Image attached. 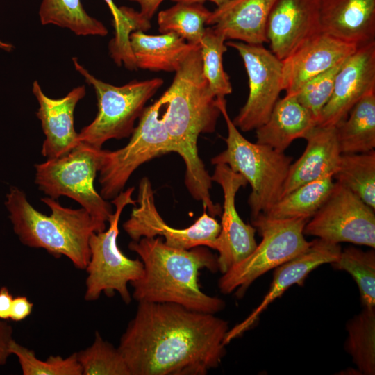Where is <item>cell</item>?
<instances>
[{
    "label": "cell",
    "mask_w": 375,
    "mask_h": 375,
    "mask_svg": "<svg viewBox=\"0 0 375 375\" xmlns=\"http://www.w3.org/2000/svg\"><path fill=\"white\" fill-rule=\"evenodd\" d=\"M228 330L215 314L141 301L117 348L131 375H204L224 357Z\"/></svg>",
    "instance_id": "obj_1"
},
{
    "label": "cell",
    "mask_w": 375,
    "mask_h": 375,
    "mask_svg": "<svg viewBox=\"0 0 375 375\" xmlns=\"http://www.w3.org/2000/svg\"><path fill=\"white\" fill-rule=\"evenodd\" d=\"M175 73L172 84L158 99L166 106L161 118L173 152L185 162L188 190L215 217L221 209L211 199L212 181L199 156L197 141L200 134L215 131L221 113L203 74L199 45L190 51Z\"/></svg>",
    "instance_id": "obj_2"
},
{
    "label": "cell",
    "mask_w": 375,
    "mask_h": 375,
    "mask_svg": "<svg viewBox=\"0 0 375 375\" xmlns=\"http://www.w3.org/2000/svg\"><path fill=\"white\" fill-rule=\"evenodd\" d=\"M143 262L140 278L130 284L138 302L172 303L188 309L215 314L225 307L219 297L206 294L199 283V271L219 270L217 256L199 246L181 249L167 245L162 238H142L128 244Z\"/></svg>",
    "instance_id": "obj_3"
},
{
    "label": "cell",
    "mask_w": 375,
    "mask_h": 375,
    "mask_svg": "<svg viewBox=\"0 0 375 375\" xmlns=\"http://www.w3.org/2000/svg\"><path fill=\"white\" fill-rule=\"evenodd\" d=\"M41 201L50 208L49 215L36 210L22 190L10 188L5 206L15 233L23 244L43 249L57 258L65 256L76 268L85 269L90 259V237L97 232L90 214L83 208L64 207L49 197Z\"/></svg>",
    "instance_id": "obj_4"
},
{
    "label": "cell",
    "mask_w": 375,
    "mask_h": 375,
    "mask_svg": "<svg viewBox=\"0 0 375 375\" xmlns=\"http://www.w3.org/2000/svg\"><path fill=\"white\" fill-rule=\"evenodd\" d=\"M217 105L227 127L226 149L211 159L212 165L225 164L249 183L248 203L251 219L264 214L281 198L292 158L271 147L247 140L231 119L224 97Z\"/></svg>",
    "instance_id": "obj_5"
},
{
    "label": "cell",
    "mask_w": 375,
    "mask_h": 375,
    "mask_svg": "<svg viewBox=\"0 0 375 375\" xmlns=\"http://www.w3.org/2000/svg\"><path fill=\"white\" fill-rule=\"evenodd\" d=\"M103 151L80 142L67 154L34 165V182L38 189L53 199L66 196L78 202L90 214L97 232L106 229L113 213L111 204L94 185Z\"/></svg>",
    "instance_id": "obj_6"
},
{
    "label": "cell",
    "mask_w": 375,
    "mask_h": 375,
    "mask_svg": "<svg viewBox=\"0 0 375 375\" xmlns=\"http://www.w3.org/2000/svg\"><path fill=\"white\" fill-rule=\"evenodd\" d=\"M72 61L75 69L94 89L98 107L94 120L78 133L79 141L101 149L109 140L131 136L135 120L162 85L163 79L133 80L117 86L97 78L78 63L77 58H72Z\"/></svg>",
    "instance_id": "obj_7"
},
{
    "label": "cell",
    "mask_w": 375,
    "mask_h": 375,
    "mask_svg": "<svg viewBox=\"0 0 375 375\" xmlns=\"http://www.w3.org/2000/svg\"><path fill=\"white\" fill-rule=\"evenodd\" d=\"M135 190L131 187L122 191L112 199L115 210L109 218V226L101 232H94L90 237V259L85 267V300H97L103 292L112 297L119 293L124 302L128 304L131 297L127 285L138 280L143 273V262L140 259L126 256L117 245L119 222L124 208L128 205H136L132 198Z\"/></svg>",
    "instance_id": "obj_8"
},
{
    "label": "cell",
    "mask_w": 375,
    "mask_h": 375,
    "mask_svg": "<svg viewBox=\"0 0 375 375\" xmlns=\"http://www.w3.org/2000/svg\"><path fill=\"white\" fill-rule=\"evenodd\" d=\"M262 240L245 259L230 268L220 277L218 286L225 294L233 292L244 296L258 277L306 251L311 242L306 240V218L274 219L260 214L251 219Z\"/></svg>",
    "instance_id": "obj_9"
},
{
    "label": "cell",
    "mask_w": 375,
    "mask_h": 375,
    "mask_svg": "<svg viewBox=\"0 0 375 375\" xmlns=\"http://www.w3.org/2000/svg\"><path fill=\"white\" fill-rule=\"evenodd\" d=\"M159 99L145 107L128 144L115 151H103L99 182L100 194L112 199L123 191L133 173L142 164L173 152L171 141L159 114Z\"/></svg>",
    "instance_id": "obj_10"
},
{
    "label": "cell",
    "mask_w": 375,
    "mask_h": 375,
    "mask_svg": "<svg viewBox=\"0 0 375 375\" xmlns=\"http://www.w3.org/2000/svg\"><path fill=\"white\" fill-rule=\"evenodd\" d=\"M303 234L334 244L350 242L374 249V210L335 181L326 201L306 222Z\"/></svg>",
    "instance_id": "obj_11"
},
{
    "label": "cell",
    "mask_w": 375,
    "mask_h": 375,
    "mask_svg": "<svg viewBox=\"0 0 375 375\" xmlns=\"http://www.w3.org/2000/svg\"><path fill=\"white\" fill-rule=\"evenodd\" d=\"M138 205L134 206L129 218L122 227L134 241L142 238L161 237L173 248L190 249L199 246L215 249L221 225L203 208L202 215L191 226L185 228L169 226L158 212L151 183L147 177L138 185Z\"/></svg>",
    "instance_id": "obj_12"
},
{
    "label": "cell",
    "mask_w": 375,
    "mask_h": 375,
    "mask_svg": "<svg viewBox=\"0 0 375 375\" xmlns=\"http://www.w3.org/2000/svg\"><path fill=\"white\" fill-rule=\"evenodd\" d=\"M241 56L249 79L246 103L233 120L244 132L256 130L269 118L282 88V60L263 44L227 42Z\"/></svg>",
    "instance_id": "obj_13"
},
{
    "label": "cell",
    "mask_w": 375,
    "mask_h": 375,
    "mask_svg": "<svg viewBox=\"0 0 375 375\" xmlns=\"http://www.w3.org/2000/svg\"><path fill=\"white\" fill-rule=\"evenodd\" d=\"M211 179L221 186L224 196L221 230L215 250L219 253V270L224 274L253 251L257 246L256 229L244 222L235 207L236 194L247 185L246 179L225 164L215 165Z\"/></svg>",
    "instance_id": "obj_14"
},
{
    "label": "cell",
    "mask_w": 375,
    "mask_h": 375,
    "mask_svg": "<svg viewBox=\"0 0 375 375\" xmlns=\"http://www.w3.org/2000/svg\"><path fill=\"white\" fill-rule=\"evenodd\" d=\"M375 90V40L356 48L342 62L332 95L317 126H336L365 95Z\"/></svg>",
    "instance_id": "obj_15"
},
{
    "label": "cell",
    "mask_w": 375,
    "mask_h": 375,
    "mask_svg": "<svg viewBox=\"0 0 375 375\" xmlns=\"http://www.w3.org/2000/svg\"><path fill=\"white\" fill-rule=\"evenodd\" d=\"M320 0H276L266 24L270 51L281 60L321 33Z\"/></svg>",
    "instance_id": "obj_16"
},
{
    "label": "cell",
    "mask_w": 375,
    "mask_h": 375,
    "mask_svg": "<svg viewBox=\"0 0 375 375\" xmlns=\"http://www.w3.org/2000/svg\"><path fill=\"white\" fill-rule=\"evenodd\" d=\"M341 250L339 244L317 238L311 241L306 251L276 267L269 290L261 303L244 321L228 331L224 344L227 345L253 326L268 306L292 285H302L312 270L335 261Z\"/></svg>",
    "instance_id": "obj_17"
},
{
    "label": "cell",
    "mask_w": 375,
    "mask_h": 375,
    "mask_svg": "<svg viewBox=\"0 0 375 375\" xmlns=\"http://www.w3.org/2000/svg\"><path fill=\"white\" fill-rule=\"evenodd\" d=\"M32 92L39 104L36 116L45 135L42 155L51 159L67 154L81 142L74 128V117L77 103L85 96V85L73 88L62 98L53 99L43 92L38 81H34Z\"/></svg>",
    "instance_id": "obj_18"
},
{
    "label": "cell",
    "mask_w": 375,
    "mask_h": 375,
    "mask_svg": "<svg viewBox=\"0 0 375 375\" xmlns=\"http://www.w3.org/2000/svg\"><path fill=\"white\" fill-rule=\"evenodd\" d=\"M358 47L324 33L315 35L282 60V88L294 94L317 75L342 63Z\"/></svg>",
    "instance_id": "obj_19"
},
{
    "label": "cell",
    "mask_w": 375,
    "mask_h": 375,
    "mask_svg": "<svg viewBox=\"0 0 375 375\" xmlns=\"http://www.w3.org/2000/svg\"><path fill=\"white\" fill-rule=\"evenodd\" d=\"M322 33L356 47L374 41L375 0H320Z\"/></svg>",
    "instance_id": "obj_20"
},
{
    "label": "cell",
    "mask_w": 375,
    "mask_h": 375,
    "mask_svg": "<svg viewBox=\"0 0 375 375\" xmlns=\"http://www.w3.org/2000/svg\"><path fill=\"white\" fill-rule=\"evenodd\" d=\"M304 139L306 149L291 164L281 198L305 183L333 176L339 167L342 153L335 126H316Z\"/></svg>",
    "instance_id": "obj_21"
},
{
    "label": "cell",
    "mask_w": 375,
    "mask_h": 375,
    "mask_svg": "<svg viewBox=\"0 0 375 375\" xmlns=\"http://www.w3.org/2000/svg\"><path fill=\"white\" fill-rule=\"evenodd\" d=\"M276 0H229L210 12L206 25L226 40L251 44L267 43L266 24Z\"/></svg>",
    "instance_id": "obj_22"
},
{
    "label": "cell",
    "mask_w": 375,
    "mask_h": 375,
    "mask_svg": "<svg viewBox=\"0 0 375 375\" xmlns=\"http://www.w3.org/2000/svg\"><path fill=\"white\" fill-rule=\"evenodd\" d=\"M317 124L294 94H285L276 101L268 119L256 129V142L284 152L294 140L304 138Z\"/></svg>",
    "instance_id": "obj_23"
},
{
    "label": "cell",
    "mask_w": 375,
    "mask_h": 375,
    "mask_svg": "<svg viewBox=\"0 0 375 375\" xmlns=\"http://www.w3.org/2000/svg\"><path fill=\"white\" fill-rule=\"evenodd\" d=\"M129 43L138 69L171 72L178 70L190 51L198 46L173 32L148 35L142 31L132 32Z\"/></svg>",
    "instance_id": "obj_24"
},
{
    "label": "cell",
    "mask_w": 375,
    "mask_h": 375,
    "mask_svg": "<svg viewBox=\"0 0 375 375\" xmlns=\"http://www.w3.org/2000/svg\"><path fill=\"white\" fill-rule=\"evenodd\" d=\"M342 153H365L375 148V90L362 98L335 126Z\"/></svg>",
    "instance_id": "obj_25"
},
{
    "label": "cell",
    "mask_w": 375,
    "mask_h": 375,
    "mask_svg": "<svg viewBox=\"0 0 375 375\" xmlns=\"http://www.w3.org/2000/svg\"><path fill=\"white\" fill-rule=\"evenodd\" d=\"M334 185L332 175L305 183L280 198L262 215L274 219H309L326 201Z\"/></svg>",
    "instance_id": "obj_26"
},
{
    "label": "cell",
    "mask_w": 375,
    "mask_h": 375,
    "mask_svg": "<svg viewBox=\"0 0 375 375\" xmlns=\"http://www.w3.org/2000/svg\"><path fill=\"white\" fill-rule=\"evenodd\" d=\"M39 17L42 25L68 28L76 35L108 34L105 25L88 14L81 0H42Z\"/></svg>",
    "instance_id": "obj_27"
},
{
    "label": "cell",
    "mask_w": 375,
    "mask_h": 375,
    "mask_svg": "<svg viewBox=\"0 0 375 375\" xmlns=\"http://www.w3.org/2000/svg\"><path fill=\"white\" fill-rule=\"evenodd\" d=\"M340 183L375 210V151L342 153L333 176Z\"/></svg>",
    "instance_id": "obj_28"
},
{
    "label": "cell",
    "mask_w": 375,
    "mask_h": 375,
    "mask_svg": "<svg viewBox=\"0 0 375 375\" xmlns=\"http://www.w3.org/2000/svg\"><path fill=\"white\" fill-rule=\"evenodd\" d=\"M346 351L362 374H375V307L362 310L346 324Z\"/></svg>",
    "instance_id": "obj_29"
},
{
    "label": "cell",
    "mask_w": 375,
    "mask_h": 375,
    "mask_svg": "<svg viewBox=\"0 0 375 375\" xmlns=\"http://www.w3.org/2000/svg\"><path fill=\"white\" fill-rule=\"evenodd\" d=\"M210 12L203 3L176 2L158 13V30L175 33L187 42L199 45Z\"/></svg>",
    "instance_id": "obj_30"
},
{
    "label": "cell",
    "mask_w": 375,
    "mask_h": 375,
    "mask_svg": "<svg viewBox=\"0 0 375 375\" xmlns=\"http://www.w3.org/2000/svg\"><path fill=\"white\" fill-rule=\"evenodd\" d=\"M103 1L111 12L115 28V36L108 45L110 55L118 66L124 64L126 69L135 70L137 67L131 49L129 36L133 31L149 29L150 20L131 8L117 7L113 0Z\"/></svg>",
    "instance_id": "obj_31"
},
{
    "label": "cell",
    "mask_w": 375,
    "mask_h": 375,
    "mask_svg": "<svg viewBox=\"0 0 375 375\" xmlns=\"http://www.w3.org/2000/svg\"><path fill=\"white\" fill-rule=\"evenodd\" d=\"M224 35L212 27H206L199 44L203 74L216 97L232 92V85L223 66V55L227 51Z\"/></svg>",
    "instance_id": "obj_32"
},
{
    "label": "cell",
    "mask_w": 375,
    "mask_h": 375,
    "mask_svg": "<svg viewBox=\"0 0 375 375\" xmlns=\"http://www.w3.org/2000/svg\"><path fill=\"white\" fill-rule=\"evenodd\" d=\"M331 265L347 272L358 285L362 307H375V251H365L353 247L341 250Z\"/></svg>",
    "instance_id": "obj_33"
},
{
    "label": "cell",
    "mask_w": 375,
    "mask_h": 375,
    "mask_svg": "<svg viewBox=\"0 0 375 375\" xmlns=\"http://www.w3.org/2000/svg\"><path fill=\"white\" fill-rule=\"evenodd\" d=\"M76 356L82 375H131L118 348L104 340L98 331L93 344L76 352Z\"/></svg>",
    "instance_id": "obj_34"
},
{
    "label": "cell",
    "mask_w": 375,
    "mask_h": 375,
    "mask_svg": "<svg viewBox=\"0 0 375 375\" xmlns=\"http://www.w3.org/2000/svg\"><path fill=\"white\" fill-rule=\"evenodd\" d=\"M11 354L17 356L24 375H82L76 353L67 358L50 356L47 360L38 359L33 350L13 340L10 347Z\"/></svg>",
    "instance_id": "obj_35"
},
{
    "label": "cell",
    "mask_w": 375,
    "mask_h": 375,
    "mask_svg": "<svg viewBox=\"0 0 375 375\" xmlns=\"http://www.w3.org/2000/svg\"><path fill=\"white\" fill-rule=\"evenodd\" d=\"M342 62L312 78L294 94L317 123L332 95L335 79Z\"/></svg>",
    "instance_id": "obj_36"
},
{
    "label": "cell",
    "mask_w": 375,
    "mask_h": 375,
    "mask_svg": "<svg viewBox=\"0 0 375 375\" xmlns=\"http://www.w3.org/2000/svg\"><path fill=\"white\" fill-rule=\"evenodd\" d=\"M13 329L6 320L0 319V365L6 363L10 355V347L12 338Z\"/></svg>",
    "instance_id": "obj_37"
},
{
    "label": "cell",
    "mask_w": 375,
    "mask_h": 375,
    "mask_svg": "<svg viewBox=\"0 0 375 375\" xmlns=\"http://www.w3.org/2000/svg\"><path fill=\"white\" fill-rule=\"evenodd\" d=\"M33 308V303L26 296H17L13 298L10 319L19 322L29 316Z\"/></svg>",
    "instance_id": "obj_38"
},
{
    "label": "cell",
    "mask_w": 375,
    "mask_h": 375,
    "mask_svg": "<svg viewBox=\"0 0 375 375\" xmlns=\"http://www.w3.org/2000/svg\"><path fill=\"white\" fill-rule=\"evenodd\" d=\"M13 297L8 288L3 286L0 288V319H10Z\"/></svg>",
    "instance_id": "obj_39"
},
{
    "label": "cell",
    "mask_w": 375,
    "mask_h": 375,
    "mask_svg": "<svg viewBox=\"0 0 375 375\" xmlns=\"http://www.w3.org/2000/svg\"><path fill=\"white\" fill-rule=\"evenodd\" d=\"M138 3L140 6V12L147 19L150 20L164 0H129Z\"/></svg>",
    "instance_id": "obj_40"
},
{
    "label": "cell",
    "mask_w": 375,
    "mask_h": 375,
    "mask_svg": "<svg viewBox=\"0 0 375 375\" xmlns=\"http://www.w3.org/2000/svg\"><path fill=\"white\" fill-rule=\"evenodd\" d=\"M174 2H183V3H203L206 1H210L215 4H216L217 6H219L224 3L227 2L229 0H172Z\"/></svg>",
    "instance_id": "obj_41"
},
{
    "label": "cell",
    "mask_w": 375,
    "mask_h": 375,
    "mask_svg": "<svg viewBox=\"0 0 375 375\" xmlns=\"http://www.w3.org/2000/svg\"><path fill=\"white\" fill-rule=\"evenodd\" d=\"M0 48L5 51H10L12 49L13 46L11 44L0 41Z\"/></svg>",
    "instance_id": "obj_42"
}]
</instances>
